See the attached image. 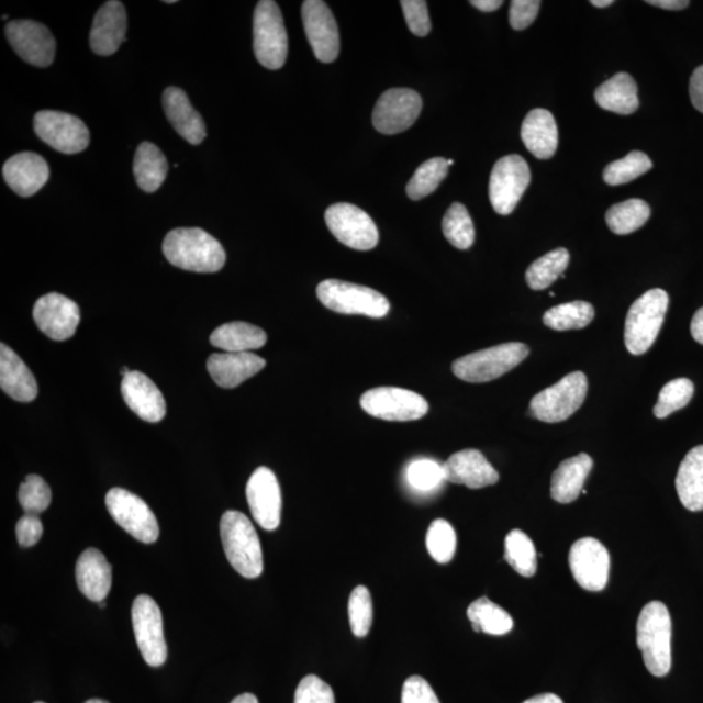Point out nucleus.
<instances>
[{"instance_id":"20e7f679","label":"nucleus","mask_w":703,"mask_h":703,"mask_svg":"<svg viewBox=\"0 0 703 703\" xmlns=\"http://www.w3.org/2000/svg\"><path fill=\"white\" fill-rule=\"evenodd\" d=\"M668 294L663 290H650L633 302L625 321L624 341L632 355L648 352L663 326L668 309Z\"/></svg>"},{"instance_id":"a18cd8bd","label":"nucleus","mask_w":703,"mask_h":703,"mask_svg":"<svg viewBox=\"0 0 703 703\" xmlns=\"http://www.w3.org/2000/svg\"><path fill=\"white\" fill-rule=\"evenodd\" d=\"M19 502L25 513L40 515L46 511L52 503V490L44 478L31 475L20 484Z\"/></svg>"},{"instance_id":"58836bf2","label":"nucleus","mask_w":703,"mask_h":703,"mask_svg":"<svg viewBox=\"0 0 703 703\" xmlns=\"http://www.w3.org/2000/svg\"><path fill=\"white\" fill-rule=\"evenodd\" d=\"M569 252L558 248L534 261L526 270V283L534 291H543L562 276L569 264Z\"/></svg>"},{"instance_id":"ddd939ff","label":"nucleus","mask_w":703,"mask_h":703,"mask_svg":"<svg viewBox=\"0 0 703 703\" xmlns=\"http://www.w3.org/2000/svg\"><path fill=\"white\" fill-rule=\"evenodd\" d=\"M34 131L53 149L63 154H77L87 149L90 133L86 123L66 112L40 111L34 116Z\"/></svg>"},{"instance_id":"4c0bfd02","label":"nucleus","mask_w":703,"mask_h":703,"mask_svg":"<svg viewBox=\"0 0 703 703\" xmlns=\"http://www.w3.org/2000/svg\"><path fill=\"white\" fill-rule=\"evenodd\" d=\"M504 559L523 578H533L537 572L538 555L533 540L523 531H512L504 543Z\"/></svg>"},{"instance_id":"f704fd0d","label":"nucleus","mask_w":703,"mask_h":703,"mask_svg":"<svg viewBox=\"0 0 703 703\" xmlns=\"http://www.w3.org/2000/svg\"><path fill=\"white\" fill-rule=\"evenodd\" d=\"M475 632H483L491 636H504L513 628V621L507 611L498 606L487 596L478 598L467 611Z\"/></svg>"},{"instance_id":"c756f323","label":"nucleus","mask_w":703,"mask_h":703,"mask_svg":"<svg viewBox=\"0 0 703 703\" xmlns=\"http://www.w3.org/2000/svg\"><path fill=\"white\" fill-rule=\"evenodd\" d=\"M592 469L593 459L588 454H580L562 461L551 478L554 501L561 504L574 502L580 496Z\"/></svg>"},{"instance_id":"6ab92c4d","label":"nucleus","mask_w":703,"mask_h":703,"mask_svg":"<svg viewBox=\"0 0 703 703\" xmlns=\"http://www.w3.org/2000/svg\"><path fill=\"white\" fill-rule=\"evenodd\" d=\"M35 325L56 342L70 339L80 325V308L75 301L59 293H48L35 302Z\"/></svg>"},{"instance_id":"bb28decb","label":"nucleus","mask_w":703,"mask_h":703,"mask_svg":"<svg viewBox=\"0 0 703 703\" xmlns=\"http://www.w3.org/2000/svg\"><path fill=\"white\" fill-rule=\"evenodd\" d=\"M0 387L16 402L31 403L38 395L33 372L4 343L0 344Z\"/></svg>"},{"instance_id":"cd10ccee","label":"nucleus","mask_w":703,"mask_h":703,"mask_svg":"<svg viewBox=\"0 0 703 703\" xmlns=\"http://www.w3.org/2000/svg\"><path fill=\"white\" fill-rule=\"evenodd\" d=\"M76 581L80 592L93 602H103L111 589V566L97 548H88L76 565Z\"/></svg>"},{"instance_id":"ea45409f","label":"nucleus","mask_w":703,"mask_h":703,"mask_svg":"<svg viewBox=\"0 0 703 703\" xmlns=\"http://www.w3.org/2000/svg\"><path fill=\"white\" fill-rule=\"evenodd\" d=\"M442 228L449 244L457 249H469L475 243V224L462 203L455 202L449 207L443 217Z\"/></svg>"},{"instance_id":"4468645a","label":"nucleus","mask_w":703,"mask_h":703,"mask_svg":"<svg viewBox=\"0 0 703 703\" xmlns=\"http://www.w3.org/2000/svg\"><path fill=\"white\" fill-rule=\"evenodd\" d=\"M325 220L328 230L337 241L352 249H375L379 242L375 221L364 210L352 203H335L330 207L326 210Z\"/></svg>"},{"instance_id":"c9c22d12","label":"nucleus","mask_w":703,"mask_h":703,"mask_svg":"<svg viewBox=\"0 0 703 703\" xmlns=\"http://www.w3.org/2000/svg\"><path fill=\"white\" fill-rule=\"evenodd\" d=\"M651 214L650 207L643 200L632 199L611 207L606 222L616 235H629L645 226Z\"/></svg>"},{"instance_id":"9d476101","label":"nucleus","mask_w":703,"mask_h":703,"mask_svg":"<svg viewBox=\"0 0 703 703\" xmlns=\"http://www.w3.org/2000/svg\"><path fill=\"white\" fill-rule=\"evenodd\" d=\"M531 180V168L523 157L512 154L499 159L492 168L489 185L490 202L496 213L510 215L522 200Z\"/></svg>"},{"instance_id":"0e129e2a","label":"nucleus","mask_w":703,"mask_h":703,"mask_svg":"<svg viewBox=\"0 0 703 703\" xmlns=\"http://www.w3.org/2000/svg\"><path fill=\"white\" fill-rule=\"evenodd\" d=\"M447 164H448V166H453L454 165V160L453 159H448Z\"/></svg>"},{"instance_id":"aec40b11","label":"nucleus","mask_w":703,"mask_h":703,"mask_svg":"<svg viewBox=\"0 0 703 703\" xmlns=\"http://www.w3.org/2000/svg\"><path fill=\"white\" fill-rule=\"evenodd\" d=\"M246 499L257 524L265 531L280 525L281 492L276 473L261 467L255 470L246 484Z\"/></svg>"},{"instance_id":"864d4df0","label":"nucleus","mask_w":703,"mask_h":703,"mask_svg":"<svg viewBox=\"0 0 703 703\" xmlns=\"http://www.w3.org/2000/svg\"><path fill=\"white\" fill-rule=\"evenodd\" d=\"M44 534V525L37 515L25 513L16 524V537L19 545L23 547H32L38 544Z\"/></svg>"},{"instance_id":"a19ab883","label":"nucleus","mask_w":703,"mask_h":703,"mask_svg":"<svg viewBox=\"0 0 703 703\" xmlns=\"http://www.w3.org/2000/svg\"><path fill=\"white\" fill-rule=\"evenodd\" d=\"M448 168L447 160L443 158H433L424 161L414 172L410 182H408V197L413 201H419L437 191L440 182L447 178Z\"/></svg>"},{"instance_id":"6e6d98bb","label":"nucleus","mask_w":703,"mask_h":703,"mask_svg":"<svg viewBox=\"0 0 703 703\" xmlns=\"http://www.w3.org/2000/svg\"><path fill=\"white\" fill-rule=\"evenodd\" d=\"M646 3L659 7V9L668 11L684 10L689 4H691L687 2V0H648V2Z\"/></svg>"},{"instance_id":"de8ad7c7","label":"nucleus","mask_w":703,"mask_h":703,"mask_svg":"<svg viewBox=\"0 0 703 703\" xmlns=\"http://www.w3.org/2000/svg\"><path fill=\"white\" fill-rule=\"evenodd\" d=\"M406 480L414 490L421 492L433 491L446 481L445 470L439 462L431 459H420L410 464L406 469Z\"/></svg>"},{"instance_id":"e433bc0d","label":"nucleus","mask_w":703,"mask_h":703,"mask_svg":"<svg viewBox=\"0 0 703 703\" xmlns=\"http://www.w3.org/2000/svg\"><path fill=\"white\" fill-rule=\"evenodd\" d=\"M594 308L587 301L567 302L548 309L544 314V323L555 332L580 330L590 325L594 320Z\"/></svg>"},{"instance_id":"37998d69","label":"nucleus","mask_w":703,"mask_h":703,"mask_svg":"<svg viewBox=\"0 0 703 703\" xmlns=\"http://www.w3.org/2000/svg\"><path fill=\"white\" fill-rule=\"evenodd\" d=\"M456 546L454 526L446 520H434L426 534V547L431 557L439 565H447L455 557Z\"/></svg>"},{"instance_id":"f257e3e1","label":"nucleus","mask_w":703,"mask_h":703,"mask_svg":"<svg viewBox=\"0 0 703 703\" xmlns=\"http://www.w3.org/2000/svg\"><path fill=\"white\" fill-rule=\"evenodd\" d=\"M168 263L193 272H216L226 264V252L215 237L201 228H176L164 242Z\"/></svg>"},{"instance_id":"09e8293b","label":"nucleus","mask_w":703,"mask_h":703,"mask_svg":"<svg viewBox=\"0 0 703 703\" xmlns=\"http://www.w3.org/2000/svg\"><path fill=\"white\" fill-rule=\"evenodd\" d=\"M294 703H335L332 687L315 674H308L300 681L294 693Z\"/></svg>"},{"instance_id":"7c9ffc66","label":"nucleus","mask_w":703,"mask_h":703,"mask_svg":"<svg viewBox=\"0 0 703 703\" xmlns=\"http://www.w3.org/2000/svg\"><path fill=\"white\" fill-rule=\"evenodd\" d=\"M674 483L680 502L688 511H703V446L687 454Z\"/></svg>"},{"instance_id":"b1692460","label":"nucleus","mask_w":703,"mask_h":703,"mask_svg":"<svg viewBox=\"0 0 703 703\" xmlns=\"http://www.w3.org/2000/svg\"><path fill=\"white\" fill-rule=\"evenodd\" d=\"M3 178L13 192L31 197L45 187L51 178V168L38 154L20 153L5 161Z\"/></svg>"},{"instance_id":"2f4dec72","label":"nucleus","mask_w":703,"mask_h":703,"mask_svg":"<svg viewBox=\"0 0 703 703\" xmlns=\"http://www.w3.org/2000/svg\"><path fill=\"white\" fill-rule=\"evenodd\" d=\"M595 101L600 108L615 114L631 115L639 105L637 83L628 74L618 72L595 90Z\"/></svg>"},{"instance_id":"a211bd4d","label":"nucleus","mask_w":703,"mask_h":703,"mask_svg":"<svg viewBox=\"0 0 703 703\" xmlns=\"http://www.w3.org/2000/svg\"><path fill=\"white\" fill-rule=\"evenodd\" d=\"M7 40L20 58L35 67H48L55 59L56 42L44 24L33 20L11 21L5 26Z\"/></svg>"},{"instance_id":"4be33fe9","label":"nucleus","mask_w":703,"mask_h":703,"mask_svg":"<svg viewBox=\"0 0 703 703\" xmlns=\"http://www.w3.org/2000/svg\"><path fill=\"white\" fill-rule=\"evenodd\" d=\"M446 481L483 489L499 481V473L478 449H464L443 464Z\"/></svg>"},{"instance_id":"7ed1b4c3","label":"nucleus","mask_w":703,"mask_h":703,"mask_svg":"<svg viewBox=\"0 0 703 703\" xmlns=\"http://www.w3.org/2000/svg\"><path fill=\"white\" fill-rule=\"evenodd\" d=\"M221 538L232 568L245 579L264 572V555L258 534L250 520L238 511H227L221 520Z\"/></svg>"},{"instance_id":"e2e57ef3","label":"nucleus","mask_w":703,"mask_h":703,"mask_svg":"<svg viewBox=\"0 0 703 703\" xmlns=\"http://www.w3.org/2000/svg\"><path fill=\"white\" fill-rule=\"evenodd\" d=\"M86 703H110L109 701H104V700H100V699H93V700H89Z\"/></svg>"},{"instance_id":"79ce46f5","label":"nucleus","mask_w":703,"mask_h":703,"mask_svg":"<svg viewBox=\"0 0 703 703\" xmlns=\"http://www.w3.org/2000/svg\"><path fill=\"white\" fill-rule=\"evenodd\" d=\"M652 168L651 159L643 152H631L627 157L610 164L603 171L609 186H622L636 180Z\"/></svg>"},{"instance_id":"c85d7f7f","label":"nucleus","mask_w":703,"mask_h":703,"mask_svg":"<svg viewBox=\"0 0 703 703\" xmlns=\"http://www.w3.org/2000/svg\"><path fill=\"white\" fill-rule=\"evenodd\" d=\"M522 138L534 157L550 159L558 149L559 132L550 111L534 109L526 115L522 125Z\"/></svg>"},{"instance_id":"338daca9","label":"nucleus","mask_w":703,"mask_h":703,"mask_svg":"<svg viewBox=\"0 0 703 703\" xmlns=\"http://www.w3.org/2000/svg\"><path fill=\"white\" fill-rule=\"evenodd\" d=\"M34 703H45V702H41V701H38V702H34Z\"/></svg>"},{"instance_id":"5701e85b","label":"nucleus","mask_w":703,"mask_h":703,"mask_svg":"<svg viewBox=\"0 0 703 703\" xmlns=\"http://www.w3.org/2000/svg\"><path fill=\"white\" fill-rule=\"evenodd\" d=\"M126 12L122 2L110 0L96 13L90 31V47L97 55L115 54L125 41Z\"/></svg>"},{"instance_id":"69168bd1","label":"nucleus","mask_w":703,"mask_h":703,"mask_svg":"<svg viewBox=\"0 0 703 703\" xmlns=\"http://www.w3.org/2000/svg\"><path fill=\"white\" fill-rule=\"evenodd\" d=\"M100 607L104 609L105 607V603L104 602H100Z\"/></svg>"},{"instance_id":"2eb2a0df","label":"nucleus","mask_w":703,"mask_h":703,"mask_svg":"<svg viewBox=\"0 0 703 703\" xmlns=\"http://www.w3.org/2000/svg\"><path fill=\"white\" fill-rule=\"evenodd\" d=\"M421 110L422 100L417 91L390 89L379 98L372 112V124L383 135H398L416 123Z\"/></svg>"},{"instance_id":"39448f33","label":"nucleus","mask_w":703,"mask_h":703,"mask_svg":"<svg viewBox=\"0 0 703 703\" xmlns=\"http://www.w3.org/2000/svg\"><path fill=\"white\" fill-rule=\"evenodd\" d=\"M529 352V347L523 343L501 344L459 358L454 362L453 371L464 382H491L515 369Z\"/></svg>"},{"instance_id":"0eeeda50","label":"nucleus","mask_w":703,"mask_h":703,"mask_svg":"<svg viewBox=\"0 0 703 703\" xmlns=\"http://www.w3.org/2000/svg\"><path fill=\"white\" fill-rule=\"evenodd\" d=\"M253 48L256 58L267 69H280L288 55V34L279 5L261 0L253 19Z\"/></svg>"},{"instance_id":"a878e982","label":"nucleus","mask_w":703,"mask_h":703,"mask_svg":"<svg viewBox=\"0 0 703 703\" xmlns=\"http://www.w3.org/2000/svg\"><path fill=\"white\" fill-rule=\"evenodd\" d=\"M161 102H164L168 122L182 138L192 145H200L205 140V123L189 102L185 90L175 87L167 88Z\"/></svg>"},{"instance_id":"bf43d9fd","label":"nucleus","mask_w":703,"mask_h":703,"mask_svg":"<svg viewBox=\"0 0 703 703\" xmlns=\"http://www.w3.org/2000/svg\"><path fill=\"white\" fill-rule=\"evenodd\" d=\"M523 703H565V702H562V700L558 698L557 694L545 693V694L534 695V698L526 700Z\"/></svg>"},{"instance_id":"13d9d810","label":"nucleus","mask_w":703,"mask_h":703,"mask_svg":"<svg viewBox=\"0 0 703 703\" xmlns=\"http://www.w3.org/2000/svg\"><path fill=\"white\" fill-rule=\"evenodd\" d=\"M470 4L482 12H494L501 9L503 2L502 0H472Z\"/></svg>"},{"instance_id":"6e6552de","label":"nucleus","mask_w":703,"mask_h":703,"mask_svg":"<svg viewBox=\"0 0 703 703\" xmlns=\"http://www.w3.org/2000/svg\"><path fill=\"white\" fill-rule=\"evenodd\" d=\"M587 393V376L582 371L571 372L532 399L531 416L548 424L566 421L580 410Z\"/></svg>"},{"instance_id":"49530a36","label":"nucleus","mask_w":703,"mask_h":703,"mask_svg":"<svg viewBox=\"0 0 703 703\" xmlns=\"http://www.w3.org/2000/svg\"><path fill=\"white\" fill-rule=\"evenodd\" d=\"M348 615L354 635L356 637L368 636L372 624V601L367 587H357L350 593Z\"/></svg>"},{"instance_id":"1a4fd4ad","label":"nucleus","mask_w":703,"mask_h":703,"mask_svg":"<svg viewBox=\"0 0 703 703\" xmlns=\"http://www.w3.org/2000/svg\"><path fill=\"white\" fill-rule=\"evenodd\" d=\"M105 507L119 526L143 544H154L159 537V525L149 505L143 499L121 488L105 495Z\"/></svg>"},{"instance_id":"423d86ee","label":"nucleus","mask_w":703,"mask_h":703,"mask_svg":"<svg viewBox=\"0 0 703 703\" xmlns=\"http://www.w3.org/2000/svg\"><path fill=\"white\" fill-rule=\"evenodd\" d=\"M316 297L330 311L383 319L390 312V302L372 288L327 279L316 287Z\"/></svg>"},{"instance_id":"f3484780","label":"nucleus","mask_w":703,"mask_h":703,"mask_svg":"<svg viewBox=\"0 0 703 703\" xmlns=\"http://www.w3.org/2000/svg\"><path fill=\"white\" fill-rule=\"evenodd\" d=\"M610 566L607 548L595 538H581L569 551L572 576L588 592H601L607 587Z\"/></svg>"},{"instance_id":"5fc2aeb1","label":"nucleus","mask_w":703,"mask_h":703,"mask_svg":"<svg viewBox=\"0 0 703 703\" xmlns=\"http://www.w3.org/2000/svg\"><path fill=\"white\" fill-rule=\"evenodd\" d=\"M689 94H691L695 110L703 114V66L694 69L691 82H689Z\"/></svg>"},{"instance_id":"f03ea898","label":"nucleus","mask_w":703,"mask_h":703,"mask_svg":"<svg viewBox=\"0 0 703 703\" xmlns=\"http://www.w3.org/2000/svg\"><path fill=\"white\" fill-rule=\"evenodd\" d=\"M671 637L672 622L666 604L659 601L646 604L637 621V646L654 677L663 678L671 670Z\"/></svg>"},{"instance_id":"680f3d73","label":"nucleus","mask_w":703,"mask_h":703,"mask_svg":"<svg viewBox=\"0 0 703 703\" xmlns=\"http://www.w3.org/2000/svg\"><path fill=\"white\" fill-rule=\"evenodd\" d=\"M590 3L598 7V9H606V7L614 4L613 0H592Z\"/></svg>"},{"instance_id":"8fccbe9b","label":"nucleus","mask_w":703,"mask_h":703,"mask_svg":"<svg viewBox=\"0 0 703 703\" xmlns=\"http://www.w3.org/2000/svg\"><path fill=\"white\" fill-rule=\"evenodd\" d=\"M402 5L408 27L417 37H425L432 31L427 3L424 0H403Z\"/></svg>"},{"instance_id":"603ef678","label":"nucleus","mask_w":703,"mask_h":703,"mask_svg":"<svg viewBox=\"0 0 703 703\" xmlns=\"http://www.w3.org/2000/svg\"><path fill=\"white\" fill-rule=\"evenodd\" d=\"M538 0H513L510 7V24L515 31H524L538 16Z\"/></svg>"},{"instance_id":"72a5a7b5","label":"nucleus","mask_w":703,"mask_h":703,"mask_svg":"<svg viewBox=\"0 0 703 703\" xmlns=\"http://www.w3.org/2000/svg\"><path fill=\"white\" fill-rule=\"evenodd\" d=\"M133 172L137 186L147 193L158 191L164 185L168 172L165 154L152 143H143L137 147Z\"/></svg>"},{"instance_id":"412c9836","label":"nucleus","mask_w":703,"mask_h":703,"mask_svg":"<svg viewBox=\"0 0 703 703\" xmlns=\"http://www.w3.org/2000/svg\"><path fill=\"white\" fill-rule=\"evenodd\" d=\"M122 395L126 405L140 419L157 424L166 416V400L157 384L141 371H130L123 378Z\"/></svg>"},{"instance_id":"c03bdc74","label":"nucleus","mask_w":703,"mask_h":703,"mask_svg":"<svg viewBox=\"0 0 703 703\" xmlns=\"http://www.w3.org/2000/svg\"><path fill=\"white\" fill-rule=\"evenodd\" d=\"M694 384L687 378L673 379L659 392V398L654 414L657 419H666L672 413L683 410L693 398Z\"/></svg>"},{"instance_id":"dca6fc26","label":"nucleus","mask_w":703,"mask_h":703,"mask_svg":"<svg viewBox=\"0 0 703 703\" xmlns=\"http://www.w3.org/2000/svg\"><path fill=\"white\" fill-rule=\"evenodd\" d=\"M301 15L315 58L322 63L334 62L341 53V35L332 10L322 0H306Z\"/></svg>"},{"instance_id":"f8f14e48","label":"nucleus","mask_w":703,"mask_h":703,"mask_svg":"<svg viewBox=\"0 0 703 703\" xmlns=\"http://www.w3.org/2000/svg\"><path fill=\"white\" fill-rule=\"evenodd\" d=\"M361 408L384 421H416L426 416L428 404L419 393L399 387H378L364 393Z\"/></svg>"},{"instance_id":"473e14b6","label":"nucleus","mask_w":703,"mask_h":703,"mask_svg":"<svg viewBox=\"0 0 703 703\" xmlns=\"http://www.w3.org/2000/svg\"><path fill=\"white\" fill-rule=\"evenodd\" d=\"M267 342V335L259 328L246 322H231L214 330L210 336V343L232 354H242L253 349L263 348Z\"/></svg>"},{"instance_id":"052dcab7","label":"nucleus","mask_w":703,"mask_h":703,"mask_svg":"<svg viewBox=\"0 0 703 703\" xmlns=\"http://www.w3.org/2000/svg\"><path fill=\"white\" fill-rule=\"evenodd\" d=\"M231 703H258V700L255 694L244 693V694L237 695V698L232 700Z\"/></svg>"},{"instance_id":"3c124183","label":"nucleus","mask_w":703,"mask_h":703,"mask_svg":"<svg viewBox=\"0 0 703 703\" xmlns=\"http://www.w3.org/2000/svg\"><path fill=\"white\" fill-rule=\"evenodd\" d=\"M402 703H440L437 694L424 678H408L403 685Z\"/></svg>"},{"instance_id":"393cba45","label":"nucleus","mask_w":703,"mask_h":703,"mask_svg":"<svg viewBox=\"0 0 703 703\" xmlns=\"http://www.w3.org/2000/svg\"><path fill=\"white\" fill-rule=\"evenodd\" d=\"M266 367V361L252 352L242 354H214L208 358L207 368L214 382L223 389H235L246 379L255 377Z\"/></svg>"},{"instance_id":"4d7b16f0","label":"nucleus","mask_w":703,"mask_h":703,"mask_svg":"<svg viewBox=\"0 0 703 703\" xmlns=\"http://www.w3.org/2000/svg\"><path fill=\"white\" fill-rule=\"evenodd\" d=\"M691 333L693 339L703 346V308L699 309L693 316Z\"/></svg>"},{"instance_id":"9b49d317","label":"nucleus","mask_w":703,"mask_h":703,"mask_svg":"<svg viewBox=\"0 0 703 703\" xmlns=\"http://www.w3.org/2000/svg\"><path fill=\"white\" fill-rule=\"evenodd\" d=\"M132 623L145 662L150 667L164 666L167 659L164 618L152 596L143 594L136 598L132 606Z\"/></svg>"}]
</instances>
